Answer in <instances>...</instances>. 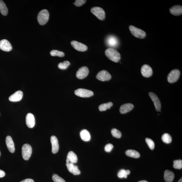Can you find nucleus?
I'll list each match as a JSON object with an SVG mask.
<instances>
[{"label": "nucleus", "mask_w": 182, "mask_h": 182, "mask_svg": "<svg viewBox=\"0 0 182 182\" xmlns=\"http://www.w3.org/2000/svg\"><path fill=\"white\" fill-rule=\"evenodd\" d=\"M6 142L7 148L9 152L12 153L15 152V145L11 136H8L6 137Z\"/></svg>", "instance_id": "6ab92c4d"}, {"label": "nucleus", "mask_w": 182, "mask_h": 182, "mask_svg": "<svg viewBox=\"0 0 182 182\" xmlns=\"http://www.w3.org/2000/svg\"><path fill=\"white\" fill-rule=\"evenodd\" d=\"M68 171L74 175H78L81 173V172L78 168V167L72 163H69L66 164Z\"/></svg>", "instance_id": "a211bd4d"}, {"label": "nucleus", "mask_w": 182, "mask_h": 182, "mask_svg": "<svg viewBox=\"0 0 182 182\" xmlns=\"http://www.w3.org/2000/svg\"><path fill=\"white\" fill-rule=\"evenodd\" d=\"M105 54L108 59L114 62H119L121 59V55L119 52L113 48H109L106 49Z\"/></svg>", "instance_id": "f257e3e1"}, {"label": "nucleus", "mask_w": 182, "mask_h": 182, "mask_svg": "<svg viewBox=\"0 0 182 182\" xmlns=\"http://www.w3.org/2000/svg\"><path fill=\"white\" fill-rule=\"evenodd\" d=\"M50 54L52 56H58L60 57H63L65 56V53L63 52L55 50L51 51Z\"/></svg>", "instance_id": "c85d7f7f"}, {"label": "nucleus", "mask_w": 182, "mask_h": 182, "mask_svg": "<svg viewBox=\"0 0 182 182\" xmlns=\"http://www.w3.org/2000/svg\"><path fill=\"white\" fill-rule=\"evenodd\" d=\"M5 176V173L2 170H0V178H2Z\"/></svg>", "instance_id": "58836bf2"}, {"label": "nucleus", "mask_w": 182, "mask_h": 182, "mask_svg": "<svg viewBox=\"0 0 182 182\" xmlns=\"http://www.w3.org/2000/svg\"><path fill=\"white\" fill-rule=\"evenodd\" d=\"M20 182H34V181L32 179L28 178L25 179Z\"/></svg>", "instance_id": "4c0bfd02"}, {"label": "nucleus", "mask_w": 182, "mask_h": 182, "mask_svg": "<svg viewBox=\"0 0 182 182\" xmlns=\"http://www.w3.org/2000/svg\"><path fill=\"white\" fill-rule=\"evenodd\" d=\"M22 152L23 159L25 160H29L32 152L31 146L27 144H25L22 146Z\"/></svg>", "instance_id": "39448f33"}, {"label": "nucleus", "mask_w": 182, "mask_h": 182, "mask_svg": "<svg viewBox=\"0 0 182 182\" xmlns=\"http://www.w3.org/2000/svg\"><path fill=\"white\" fill-rule=\"evenodd\" d=\"M129 30L134 37L139 39H143L146 37V34L144 31L133 25H130Z\"/></svg>", "instance_id": "7ed1b4c3"}, {"label": "nucleus", "mask_w": 182, "mask_h": 182, "mask_svg": "<svg viewBox=\"0 0 182 182\" xmlns=\"http://www.w3.org/2000/svg\"><path fill=\"white\" fill-rule=\"evenodd\" d=\"M173 172L169 170H166L164 172V179L166 182H172L174 178Z\"/></svg>", "instance_id": "5701e85b"}, {"label": "nucleus", "mask_w": 182, "mask_h": 182, "mask_svg": "<svg viewBox=\"0 0 182 182\" xmlns=\"http://www.w3.org/2000/svg\"><path fill=\"white\" fill-rule=\"evenodd\" d=\"M0 11L2 15L6 16L8 13V9L3 1L0 0Z\"/></svg>", "instance_id": "a878e982"}, {"label": "nucleus", "mask_w": 182, "mask_h": 182, "mask_svg": "<svg viewBox=\"0 0 182 182\" xmlns=\"http://www.w3.org/2000/svg\"><path fill=\"white\" fill-rule=\"evenodd\" d=\"M26 122L27 126L30 128H33L35 124L34 115L31 113H28L26 117Z\"/></svg>", "instance_id": "dca6fc26"}, {"label": "nucleus", "mask_w": 182, "mask_h": 182, "mask_svg": "<svg viewBox=\"0 0 182 182\" xmlns=\"http://www.w3.org/2000/svg\"><path fill=\"white\" fill-rule=\"evenodd\" d=\"M0 49L4 51L9 52L12 49V47L8 40L3 39L0 41Z\"/></svg>", "instance_id": "ddd939ff"}, {"label": "nucleus", "mask_w": 182, "mask_h": 182, "mask_svg": "<svg viewBox=\"0 0 182 182\" xmlns=\"http://www.w3.org/2000/svg\"><path fill=\"white\" fill-rule=\"evenodd\" d=\"M52 178L54 182H66L64 179L59 176L57 174H53Z\"/></svg>", "instance_id": "f704fd0d"}, {"label": "nucleus", "mask_w": 182, "mask_h": 182, "mask_svg": "<svg viewBox=\"0 0 182 182\" xmlns=\"http://www.w3.org/2000/svg\"><path fill=\"white\" fill-rule=\"evenodd\" d=\"M49 17V14L46 9H42L38 14L37 19L40 25H43L48 22Z\"/></svg>", "instance_id": "f03ea898"}, {"label": "nucleus", "mask_w": 182, "mask_h": 182, "mask_svg": "<svg viewBox=\"0 0 182 182\" xmlns=\"http://www.w3.org/2000/svg\"><path fill=\"white\" fill-rule=\"evenodd\" d=\"M112 135L113 137L117 138H120L122 137V133L116 129H113L111 131Z\"/></svg>", "instance_id": "7c9ffc66"}, {"label": "nucleus", "mask_w": 182, "mask_h": 182, "mask_svg": "<svg viewBox=\"0 0 182 182\" xmlns=\"http://www.w3.org/2000/svg\"><path fill=\"white\" fill-rule=\"evenodd\" d=\"M145 141L150 149L152 150L154 149L155 146V143L152 139L147 138H146Z\"/></svg>", "instance_id": "72a5a7b5"}, {"label": "nucleus", "mask_w": 182, "mask_h": 182, "mask_svg": "<svg viewBox=\"0 0 182 182\" xmlns=\"http://www.w3.org/2000/svg\"><path fill=\"white\" fill-rule=\"evenodd\" d=\"M141 73L143 76L148 78L152 76L153 71L152 68L150 65H143L141 68Z\"/></svg>", "instance_id": "9b49d317"}, {"label": "nucleus", "mask_w": 182, "mask_h": 182, "mask_svg": "<svg viewBox=\"0 0 182 182\" xmlns=\"http://www.w3.org/2000/svg\"><path fill=\"white\" fill-rule=\"evenodd\" d=\"M71 45L77 50L83 52L87 50V47L83 44L76 41H73L71 42Z\"/></svg>", "instance_id": "f8f14e48"}, {"label": "nucleus", "mask_w": 182, "mask_h": 182, "mask_svg": "<svg viewBox=\"0 0 182 182\" xmlns=\"http://www.w3.org/2000/svg\"><path fill=\"white\" fill-rule=\"evenodd\" d=\"M77 161V155L74 152H73L72 151H70L68 153L67 160H66V164L69 163H72L74 164L76 163Z\"/></svg>", "instance_id": "aec40b11"}, {"label": "nucleus", "mask_w": 182, "mask_h": 182, "mask_svg": "<svg viewBox=\"0 0 182 182\" xmlns=\"http://www.w3.org/2000/svg\"><path fill=\"white\" fill-rule=\"evenodd\" d=\"M23 93L22 91H19L12 94L9 98V100L13 102L19 101L22 99Z\"/></svg>", "instance_id": "f3484780"}, {"label": "nucleus", "mask_w": 182, "mask_h": 182, "mask_svg": "<svg viewBox=\"0 0 182 182\" xmlns=\"http://www.w3.org/2000/svg\"><path fill=\"white\" fill-rule=\"evenodd\" d=\"M86 0H76L73 4H75L77 6H80L86 3Z\"/></svg>", "instance_id": "c9c22d12"}, {"label": "nucleus", "mask_w": 182, "mask_h": 182, "mask_svg": "<svg viewBox=\"0 0 182 182\" xmlns=\"http://www.w3.org/2000/svg\"><path fill=\"white\" fill-rule=\"evenodd\" d=\"M181 73L178 69H174L170 72L167 77V80L170 83H173L178 81Z\"/></svg>", "instance_id": "423d86ee"}, {"label": "nucleus", "mask_w": 182, "mask_h": 182, "mask_svg": "<svg viewBox=\"0 0 182 182\" xmlns=\"http://www.w3.org/2000/svg\"><path fill=\"white\" fill-rule=\"evenodd\" d=\"M52 146V152L54 154L57 153L59 150L58 140L55 136H53L50 138Z\"/></svg>", "instance_id": "2eb2a0df"}, {"label": "nucleus", "mask_w": 182, "mask_h": 182, "mask_svg": "<svg viewBox=\"0 0 182 182\" xmlns=\"http://www.w3.org/2000/svg\"><path fill=\"white\" fill-rule=\"evenodd\" d=\"M138 182H148L146 181L143 180V181H139Z\"/></svg>", "instance_id": "ea45409f"}, {"label": "nucleus", "mask_w": 182, "mask_h": 182, "mask_svg": "<svg viewBox=\"0 0 182 182\" xmlns=\"http://www.w3.org/2000/svg\"><path fill=\"white\" fill-rule=\"evenodd\" d=\"M96 78L100 81H105L109 80L112 78V76L107 71L102 70L98 73Z\"/></svg>", "instance_id": "6e6552de"}, {"label": "nucleus", "mask_w": 182, "mask_h": 182, "mask_svg": "<svg viewBox=\"0 0 182 182\" xmlns=\"http://www.w3.org/2000/svg\"><path fill=\"white\" fill-rule=\"evenodd\" d=\"M170 12L173 15H180L182 14V6L180 5H176L172 6L170 9Z\"/></svg>", "instance_id": "4be33fe9"}, {"label": "nucleus", "mask_w": 182, "mask_h": 182, "mask_svg": "<svg viewBox=\"0 0 182 182\" xmlns=\"http://www.w3.org/2000/svg\"><path fill=\"white\" fill-rule=\"evenodd\" d=\"M173 167L174 168L180 169L182 168V160H176L173 162Z\"/></svg>", "instance_id": "2f4dec72"}, {"label": "nucleus", "mask_w": 182, "mask_h": 182, "mask_svg": "<svg viewBox=\"0 0 182 182\" xmlns=\"http://www.w3.org/2000/svg\"><path fill=\"white\" fill-rule=\"evenodd\" d=\"M80 136L82 140L85 141H89L91 139L90 134L86 129L82 130L80 132Z\"/></svg>", "instance_id": "b1692460"}, {"label": "nucleus", "mask_w": 182, "mask_h": 182, "mask_svg": "<svg viewBox=\"0 0 182 182\" xmlns=\"http://www.w3.org/2000/svg\"><path fill=\"white\" fill-rule=\"evenodd\" d=\"M113 105V104L112 102L101 104L99 106V109L101 112H103V111H105L107 109H109Z\"/></svg>", "instance_id": "bb28decb"}, {"label": "nucleus", "mask_w": 182, "mask_h": 182, "mask_svg": "<svg viewBox=\"0 0 182 182\" xmlns=\"http://www.w3.org/2000/svg\"><path fill=\"white\" fill-rule=\"evenodd\" d=\"M89 73L88 68L86 67L80 68L76 73V76L78 79H82L88 76Z\"/></svg>", "instance_id": "1a4fd4ad"}, {"label": "nucleus", "mask_w": 182, "mask_h": 182, "mask_svg": "<svg viewBox=\"0 0 182 182\" xmlns=\"http://www.w3.org/2000/svg\"><path fill=\"white\" fill-rule=\"evenodd\" d=\"M106 43L109 46L115 48L119 45V41L113 35H110L106 39Z\"/></svg>", "instance_id": "4468645a"}, {"label": "nucleus", "mask_w": 182, "mask_h": 182, "mask_svg": "<svg viewBox=\"0 0 182 182\" xmlns=\"http://www.w3.org/2000/svg\"><path fill=\"white\" fill-rule=\"evenodd\" d=\"M76 96L82 98H88L94 95L93 91L83 88L78 89L75 91Z\"/></svg>", "instance_id": "0eeeda50"}, {"label": "nucleus", "mask_w": 182, "mask_h": 182, "mask_svg": "<svg viewBox=\"0 0 182 182\" xmlns=\"http://www.w3.org/2000/svg\"><path fill=\"white\" fill-rule=\"evenodd\" d=\"M134 106L131 103L124 104L122 105L120 108V112L121 114H125L128 112L133 109Z\"/></svg>", "instance_id": "412c9836"}, {"label": "nucleus", "mask_w": 182, "mask_h": 182, "mask_svg": "<svg viewBox=\"0 0 182 182\" xmlns=\"http://www.w3.org/2000/svg\"><path fill=\"white\" fill-rule=\"evenodd\" d=\"M128 175L127 173L126 170L124 169L120 170L118 172L117 176L119 178H126Z\"/></svg>", "instance_id": "473e14b6"}, {"label": "nucleus", "mask_w": 182, "mask_h": 182, "mask_svg": "<svg viewBox=\"0 0 182 182\" xmlns=\"http://www.w3.org/2000/svg\"><path fill=\"white\" fill-rule=\"evenodd\" d=\"M162 139L164 142L167 144L170 143L172 141L171 136L168 133L164 134L162 136Z\"/></svg>", "instance_id": "cd10ccee"}, {"label": "nucleus", "mask_w": 182, "mask_h": 182, "mask_svg": "<svg viewBox=\"0 0 182 182\" xmlns=\"http://www.w3.org/2000/svg\"><path fill=\"white\" fill-rule=\"evenodd\" d=\"M91 12L99 20H103L105 19V12L100 7H94L91 9Z\"/></svg>", "instance_id": "20e7f679"}, {"label": "nucleus", "mask_w": 182, "mask_h": 182, "mask_svg": "<svg viewBox=\"0 0 182 182\" xmlns=\"http://www.w3.org/2000/svg\"><path fill=\"white\" fill-rule=\"evenodd\" d=\"M126 154L127 156L135 158H138L140 157V154L137 151L129 150L126 151Z\"/></svg>", "instance_id": "393cba45"}, {"label": "nucleus", "mask_w": 182, "mask_h": 182, "mask_svg": "<svg viewBox=\"0 0 182 182\" xmlns=\"http://www.w3.org/2000/svg\"><path fill=\"white\" fill-rule=\"evenodd\" d=\"M1 152H0V156H1Z\"/></svg>", "instance_id": "79ce46f5"}, {"label": "nucleus", "mask_w": 182, "mask_h": 182, "mask_svg": "<svg viewBox=\"0 0 182 182\" xmlns=\"http://www.w3.org/2000/svg\"><path fill=\"white\" fill-rule=\"evenodd\" d=\"M149 95L154 104L156 110L158 112L160 111L161 108V103L158 96L152 92H150L149 93Z\"/></svg>", "instance_id": "9d476101"}, {"label": "nucleus", "mask_w": 182, "mask_h": 182, "mask_svg": "<svg viewBox=\"0 0 182 182\" xmlns=\"http://www.w3.org/2000/svg\"><path fill=\"white\" fill-rule=\"evenodd\" d=\"M70 65V63L68 61H65L63 63H60L58 65V67L61 70H65Z\"/></svg>", "instance_id": "c756f323"}, {"label": "nucleus", "mask_w": 182, "mask_h": 182, "mask_svg": "<svg viewBox=\"0 0 182 182\" xmlns=\"http://www.w3.org/2000/svg\"><path fill=\"white\" fill-rule=\"evenodd\" d=\"M178 182H182V178H181L179 180Z\"/></svg>", "instance_id": "a19ab883"}, {"label": "nucleus", "mask_w": 182, "mask_h": 182, "mask_svg": "<svg viewBox=\"0 0 182 182\" xmlns=\"http://www.w3.org/2000/svg\"><path fill=\"white\" fill-rule=\"evenodd\" d=\"M113 148V146L112 144L109 143L106 145L105 147V150L106 152L109 153L112 151Z\"/></svg>", "instance_id": "e433bc0d"}]
</instances>
